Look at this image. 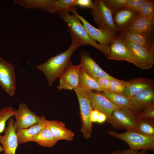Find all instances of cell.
I'll list each match as a JSON object with an SVG mask.
<instances>
[{
	"instance_id": "6da1fadb",
	"label": "cell",
	"mask_w": 154,
	"mask_h": 154,
	"mask_svg": "<svg viewBox=\"0 0 154 154\" xmlns=\"http://www.w3.org/2000/svg\"><path fill=\"white\" fill-rule=\"evenodd\" d=\"M81 46L77 42L72 40L70 46L66 50L50 58L44 63L37 66L45 76L50 86L66 68L72 64L70 60L71 56Z\"/></svg>"
},
{
	"instance_id": "7a4b0ae2",
	"label": "cell",
	"mask_w": 154,
	"mask_h": 154,
	"mask_svg": "<svg viewBox=\"0 0 154 154\" xmlns=\"http://www.w3.org/2000/svg\"><path fill=\"white\" fill-rule=\"evenodd\" d=\"M58 16L66 24L72 39L81 45H90L98 49L107 57L109 52V47L104 46L94 41L88 34L81 22L75 15H71L67 10L57 13Z\"/></svg>"
},
{
	"instance_id": "3957f363",
	"label": "cell",
	"mask_w": 154,
	"mask_h": 154,
	"mask_svg": "<svg viewBox=\"0 0 154 154\" xmlns=\"http://www.w3.org/2000/svg\"><path fill=\"white\" fill-rule=\"evenodd\" d=\"M107 133L112 137L125 141L131 149L154 151V136L145 135L132 129L126 130L123 133L113 130L109 131Z\"/></svg>"
},
{
	"instance_id": "277c9868",
	"label": "cell",
	"mask_w": 154,
	"mask_h": 154,
	"mask_svg": "<svg viewBox=\"0 0 154 154\" xmlns=\"http://www.w3.org/2000/svg\"><path fill=\"white\" fill-rule=\"evenodd\" d=\"M91 14L99 29L116 35L118 30L114 25L112 13L104 0H95Z\"/></svg>"
},
{
	"instance_id": "5b68a950",
	"label": "cell",
	"mask_w": 154,
	"mask_h": 154,
	"mask_svg": "<svg viewBox=\"0 0 154 154\" xmlns=\"http://www.w3.org/2000/svg\"><path fill=\"white\" fill-rule=\"evenodd\" d=\"M77 97L80 107L81 121L80 131L84 137L88 139L92 137V123L90 114L93 109L91 101L86 92L79 86L74 89Z\"/></svg>"
},
{
	"instance_id": "8992f818",
	"label": "cell",
	"mask_w": 154,
	"mask_h": 154,
	"mask_svg": "<svg viewBox=\"0 0 154 154\" xmlns=\"http://www.w3.org/2000/svg\"><path fill=\"white\" fill-rule=\"evenodd\" d=\"M139 119L138 115L131 110L118 107L113 112L109 123L119 129H135Z\"/></svg>"
},
{
	"instance_id": "52a82bcc",
	"label": "cell",
	"mask_w": 154,
	"mask_h": 154,
	"mask_svg": "<svg viewBox=\"0 0 154 154\" xmlns=\"http://www.w3.org/2000/svg\"><path fill=\"white\" fill-rule=\"evenodd\" d=\"M75 15L80 20L86 31L92 40L99 42L101 45L109 47L117 36L116 34L108 31L97 29L90 24L83 17L78 13L76 6H73L68 10Z\"/></svg>"
},
{
	"instance_id": "ba28073f",
	"label": "cell",
	"mask_w": 154,
	"mask_h": 154,
	"mask_svg": "<svg viewBox=\"0 0 154 154\" xmlns=\"http://www.w3.org/2000/svg\"><path fill=\"white\" fill-rule=\"evenodd\" d=\"M123 39L129 50L136 61L137 66L144 70L151 68L154 63V50Z\"/></svg>"
},
{
	"instance_id": "9c48e42d",
	"label": "cell",
	"mask_w": 154,
	"mask_h": 154,
	"mask_svg": "<svg viewBox=\"0 0 154 154\" xmlns=\"http://www.w3.org/2000/svg\"><path fill=\"white\" fill-rule=\"evenodd\" d=\"M108 58L111 60H123L131 63L137 66L136 61L129 50L123 38L117 36L111 43Z\"/></svg>"
},
{
	"instance_id": "30bf717a",
	"label": "cell",
	"mask_w": 154,
	"mask_h": 154,
	"mask_svg": "<svg viewBox=\"0 0 154 154\" xmlns=\"http://www.w3.org/2000/svg\"><path fill=\"white\" fill-rule=\"evenodd\" d=\"M16 118L14 127L16 132L23 129H27L38 122L41 116L32 112L25 104H20L13 116Z\"/></svg>"
},
{
	"instance_id": "8fae6325",
	"label": "cell",
	"mask_w": 154,
	"mask_h": 154,
	"mask_svg": "<svg viewBox=\"0 0 154 154\" xmlns=\"http://www.w3.org/2000/svg\"><path fill=\"white\" fill-rule=\"evenodd\" d=\"M0 85L9 95H14L15 90L14 67L0 57Z\"/></svg>"
},
{
	"instance_id": "7c38bea8",
	"label": "cell",
	"mask_w": 154,
	"mask_h": 154,
	"mask_svg": "<svg viewBox=\"0 0 154 154\" xmlns=\"http://www.w3.org/2000/svg\"><path fill=\"white\" fill-rule=\"evenodd\" d=\"M80 55L81 60L79 65L93 79L99 78H105L111 80L116 79L102 69L94 61L88 51H82Z\"/></svg>"
},
{
	"instance_id": "4fadbf2b",
	"label": "cell",
	"mask_w": 154,
	"mask_h": 154,
	"mask_svg": "<svg viewBox=\"0 0 154 154\" xmlns=\"http://www.w3.org/2000/svg\"><path fill=\"white\" fill-rule=\"evenodd\" d=\"M90 99L93 109L98 110L106 115L109 123L112 114L116 108L120 107L112 103L106 97L97 92L92 91L86 92Z\"/></svg>"
},
{
	"instance_id": "5bb4252c",
	"label": "cell",
	"mask_w": 154,
	"mask_h": 154,
	"mask_svg": "<svg viewBox=\"0 0 154 154\" xmlns=\"http://www.w3.org/2000/svg\"><path fill=\"white\" fill-rule=\"evenodd\" d=\"M15 121L13 118H9L4 131V134L2 135L0 134V143L4 149L3 154H16L19 144L14 127Z\"/></svg>"
},
{
	"instance_id": "9a60e30c",
	"label": "cell",
	"mask_w": 154,
	"mask_h": 154,
	"mask_svg": "<svg viewBox=\"0 0 154 154\" xmlns=\"http://www.w3.org/2000/svg\"><path fill=\"white\" fill-rule=\"evenodd\" d=\"M80 67L78 65L72 64L61 74L59 85L57 87L59 90L63 89L71 90L79 86V73Z\"/></svg>"
},
{
	"instance_id": "2e32d148",
	"label": "cell",
	"mask_w": 154,
	"mask_h": 154,
	"mask_svg": "<svg viewBox=\"0 0 154 154\" xmlns=\"http://www.w3.org/2000/svg\"><path fill=\"white\" fill-rule=\"evenodd\" d=\"M125 81L126 89L124 95L130 98L148 88L153 87L154 82L151 78L139 77Z\"/></svg>"
},
{
	"instance_id": "e0dca14e",
	"label": "cell",
	"mask_w": 154,
	"mask_h": 154,
	"mask_svg": "<svg viewBox=\"0 0 154 154\" xmlns=\"http://www.w3.org/2000/svg\"><path fill=\"white\" fill-rule=\"evenodd\" d=\"M130 98L133 106L132 111L138 114L146 107L154 104L153 87L146 89Z\"/></svg>"
},
{
	"instance_id": "ac0fdd59",
	"label": "cell",
	"mask_w": 154,
	"mask_h": 154,
	"mask_svg": "<svg viewBox=\"0 0 154 154\" xmlns=\"http://www.w3.org/2000/svg\"><path fill=\"white\" fill-rule=\"evenodd\" d=\"M112 13L115 25L118 31L121 33L124 31L133 19L138 14L137 12L128 8H123Z\"/></svg>"
},
{
	"instance_id": "d6986e66",
	"label": "cell",
	"mask_w": 154,
	"mask_h": 154,
	"mask_svg": "<svg viewBox=\"0 0 154 154\" xmlns=\"http://www.w3.org/2000/svg\"><path fill=\"white\" fill-rule=\"evenodd\" d=\"M47 121L42 115L39 121L27 129H20L16 132L19 145L30 142V140L47 126Z\"/></svg>"
},
{
	"instance_id": "ffe728a7",
	"label": "cell",
	"mask_w": 154,
	"mask_h": 154,
	"mask_svg": "<svg viewBox=\"0 0 154 154\" xmlns=\"http://www.w3.org/2000/svg\"><path fill=\"white\" fill-rule=\"evenodd\" d=\"M47 126L53 137L58 141L73 140L74 133L68 129L63 122L57 120H47Z\"/></svg>"
},
{
	"instance_id": "44dd1931",
	"label": "cell",
	"mask_w": 154,
	"mask_h": 154,
	"mask_svg": "<svg viewBox=\"0 0 154 154\" xmlns=\"http://www.w3.org/2000/svg\"><path fill=\"white\" fill-rule=\"evenodd\" d=\"M150 35L133 30H127L121 33L119 36L124 39L154 50V45L151 40Z\"/></svg>"
},
{
	"instance_id": "7402d4cb",
	"label": "cell",
	"mask_w": 154,
	"mask_h": 154,
	"mask_svg": "<svg viewBox=\"0 0 154 154\" xmlns=\"http://www.w3.org/2000/svg\"><path fill=\"white\" fill-rule=\"evenodd\" d=\"M154 18L138 15L132 21L124 31L133 30L151 34L154 30Z\"/></svg>"
},
{
	"instance_id": "603a6c76",
	"label": "cell",
	"mask_w": 154,
	"mask_h": 154,
	"mask_svg": "<svg viewBox=\"0 0 154 154\" xmlns=\"http://www.w3.org/2000/svg\"><path fill=\"white\" fill-rule=\"evenodd\" d=\"M58 141L53 137L46 126L32 138L30 142H35L41 146L51 148L54 146Z\"/></svg>"
},
{
	"instance_id": "cb8c5ba5",
	"label": "cell",
	"mask_w": 154,
	"mask_h": 154,
	"mask_svg": "<svg viewBox=\"0 0 154 154\" xmlns=\"http://www.w3.org/2000/svg\"><path fill=\"white\" fill-rule=\"evenodd\" d=\"M79 86L85 92L95 90L102 92V89L97 82L88 75L80 68L79 73Z\"/></svg>"
},
{
	"instance_id": "d4e9b609",
	"label": "cell",
	"mask_w": 154,
	"mask_h": 154,
	"mask_svg": "<svg viewBox=\"0 0 154 154\" xmlns=\"http://www.w3.org/2000/svg\"><path fill=\"white\" fill-rule=\"evenodd\" d=\"M98 92L105 96L115 105L132 111L133 106L130 98L125 95L110 92Z\"/></svg>"
},
{
	"instance_id": "484cf974",
	"label": "cell",
	"mask_w": 154,
	"mask_h": 154,
	"mask_svg": "<svg viewBox=\"0 0 154 154\" xmlns=\"http://www.w3.org/2000/svg\"><path fill=\"white\" fill-rule=\"evenodd\" d=\"M52 0H15L14 3L27 9H39L47 11Z\"/></svg>"
},
{
	"instance_id": "4316f807",
	"label": "cell",
	"mask_w": 154,
	"mask_h": 154,
	"mask_svg": "<svg viewBox=\"0 0 154 154\" xmlns=\"http://www.w3.org/2000/svg\"><path fill=\"white\" fill-rule=\"evenodd\" d=\"M135 130L143 135L154 136V120L139 118Z\"/></svg>"
},
{
	"instance_id": "83f0119b",
	"label": "cell",
	"mask_w": 154,
	"mask_h": 154,
	"mask_svg": "<svg viewBox=\"0 0 154 154\" xmlns=\"http://www.w3.org/2000/svg\"><path fill=\"white\" fill-rule=\"evenodd\" d=\"M75 0H52L47 11L53 14L65 9L68 10L71 7L75 6Z\"/></svg>"
},
{
	"instance_id": "f1b7e54d",
	"label": "cell",
	"mask_w": 154,
	"mask_h": 154,
	"mask_svg": "<svg viewBox=\"0 0 154 154\" xmlns=\"http://www.w3.org/2000/svg\"><path fill=\"white\" fill-rule=\"evenodd\" d=\"M16 110L11 106L0 109V134L4 131L6 122L14 116Z\"/></svg>"
},
{
	"instance_id": "f546056e",
	"label": "cell",
	"mask_w": 154,
	"mask_h": 154,
	"mask_svg": "<svg viewBox=\"0 0 154 154\" xmlns=\"http://www.w3.org/2000/svg\"><path fill=\"white\" fill-rule=\"evenodd\" d=\"M140 16L154 18V1L145 0L138 12Z\"/></svg>"
},
{
	"instance_id": "4dcf8cb0",
	"label": "cell",
	"mask_w": 154,
	"mask_h": 154,
	"mask_svg": "<svg viewBox=\"0 0 154 154\" xmlns=\"http://www.w3.org/2000/svg\"><path fill=\"white\" fill-rule=\"evenodd\" d=\"M126 89L125 81L116 79L111 80L109 86V92L124 94Z\"/></svg>"
},
{
	"instance_id": "1f68e13d",
	"label": "cell",
	"mask_w": 154,
	"mask_h": 154,
	"mask_svg": "<svg viewBox=\"0 0 154 154\" xmlns=\"http://www.w3.org/2000/svg\"><path fill=\"white\" fill-rule=\"evenodd\" d=\"M107 6L112 13L124 8L127 0H104Z\"/></svg>"
},
{
	"instance_id": "d6a6232c",
	"label": "cell",
	"mask_w": 154,
	"mask_h": 154,
	"mask_svg": "<svg viewBox=\"0 0 154 154\" xmlns=\"http://www.w3.org/2000/svg\"><path fill=\"white\" fill-rule=\"evenodd\" d=\"M138 115L139 118L154 120V104L146 107Z\"/></svg>"
},
{
	"instance_id": "836d02e7",
	"label": "cell",
	"mask_w": 154,
	"mask_h": 154,
	"mask_svg": "<svg viewBox=\"0 0 154 154\" xmlns=\"http://www.w3.org/2000/svg\"><path fill=\"white\" fill-rule=\"evenodd\" d=\"M145 0H127L124 8L138 12Z\"/></svg>"
},
{
	"instance_id": "e575fe53",
	"label": "cell",
	"mask_w": 154,
	"mask_h": 154,
	"mask_svg": "<svg viewBox=\"0 0 154 154\" xmlns=\"http://www.w3.org/2000/svg\"><path fill=\"white\" fill-rule=\"evenodd\" d=\"M106 154H147V151L142 150H133L129 149L117 150Z\"/></svg>"
},
{
	"instance_id": "d590c367",
	"label": "cell",
	"mask_w": 154,
	"mask_h": 154,
	"mask_svg": "<svg viewBox=\"0 0 154 154\" xmlns=\"http://www.w3.org/2000/svg\"><path fill=\"white\" fill-rule=\"evenodd\" d=\"M101 87L102 92H109L111 80L105 78H99L95 80Z\"/></svg>"
},
{
	"instance_id": "8d00e7d4",
	"label": "cell",
	"mask_w": 154,
	"mask_h": 154,
	"mask_svg": "<svg viewBox=\"0 0 154 154\" xmlns=\"http://www.w3.org/2000/svg\"><path fill=\"white\" fill-rule=\"evenodd\" d=\"M75 5L81 7L92 9L94 5V2L91 0H75Z\"/></svg>"
},
{
	"instance_id": "74e56055",
	"label": "cell",
	"mask_w": 154,
	"mask_h": 154,
	"mask_svg": "<svg viewBox=\"0 0 154 154\" xmlns=\"http://www.w3.org/2000/svg\"><path fill=\"white\" fill-rule=\"evenodd\" d=\"M100 112L96 110L93 109L90 113V119L92 122H97L98 117Z\"/></svg>"
},
{
	"instance_id": "f35d334b",
	"label": "cell",
	"mask_w": 154,
	"mask_h": 154,
	"mask_svg": "<svg viewBox=\"0 0 154 154\" xmlns=\"http://www.w3.org/2000/svg\"><path fill=\"white\" fill-rule=\"evenodd\" d=\"M107 120V117L106 115L100 112L98 115L97 122L100 123H103Z\"/></svg>"
},
{
	"instance_id": "ab89813d",
	"label": "cell",
	"mask_w": 154,
	"mask_h": 154,
	"mask_svg": "<svg viewBox=\"0 0 154 154\" xmlns=\"http://www.w3.org/2000/svg\"><path fill=\"white\" fill-rule=\"evenodd\" d=\"M4 151V149L2 145H1L0 144V153L1 152Z\"/></svg>"
}]
</instances>
